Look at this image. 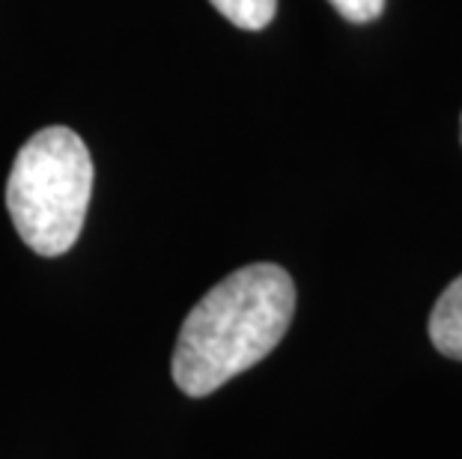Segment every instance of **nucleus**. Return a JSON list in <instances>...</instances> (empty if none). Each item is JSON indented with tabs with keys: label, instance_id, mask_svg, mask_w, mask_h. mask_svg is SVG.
<instances>
[{
	"label": "nucleus",
	"instance_id": "nucleus-2",
	"mask_svg": "<svg viewBox=\"0 0 462 459\" xmlns=\"http://www.w3.org/2000/svg\"><path fill=\"white\" fill-rule=\"evenodd\" d=\"M93 197V159L66 125L36 132L15 155L6 209L18 236L42 257H60L84 230Z\"/></svg>",
	"mask_w": 462,
	"mask_h": 459
},
{
	"label": "nucleus",
	"instance_id": "nucleus-1",
	"mask_svg": "<svg viewBox=\"0 0 462 459\" xmlns=\"http://www.w3.org/2000/svg\"><path fill=\"white\" fill-rule=\"evenodd\" d=\"M296 314V283L274 262L233 271L189 310L173 349V382L209 397L272 353Z\"/></svg>",
	"mask_w": 462,
	"mask_h": 459
},
{
	"label": "nucleus",
	"instance_id": "nucleus-3",
	"mask_svg": "<svg viewBox=\"0 0 462 459\" xmlns=\"http://www.w3.org/2000/svg\"><path fill=\"white\" fill-rule=\"evenodd\" d=\"M430 340L445 358L462 361V275L450 280L432 305Z\"/></svg>",
	"mask_w": 462,
	"mask_h": 459
},
{
	"label": "nucleus",
	"instance_id": "nucleus-4",
	"mask_svg": "<svg viewBox=\"0 0 462 459\" xmlns=\"http://www.w3.org/2000/svg\"><path fill=\"white\" fill-rule=\"evenodd\" d=\"M209 4L242 31H263L278 13V0H209Z\"/></svg>",
	"mask_w": 462,
	"mask_h": 459
},
{
	"label": "nucleus",
	"instance_id": "nucleus-5",
	"mask_svg": "<svg viewBox=\"0 0 462 459\" xmlns=\"http://www.w3.org/2000/svg\"><path fill=\"white\" fill-rule=\"evenodd\" d=\"M337 13L352 24H367L385 13V0H328Z\"/></svg>",
	"mask_w": 462,
	"mask_h": 459
}]
</instances>
